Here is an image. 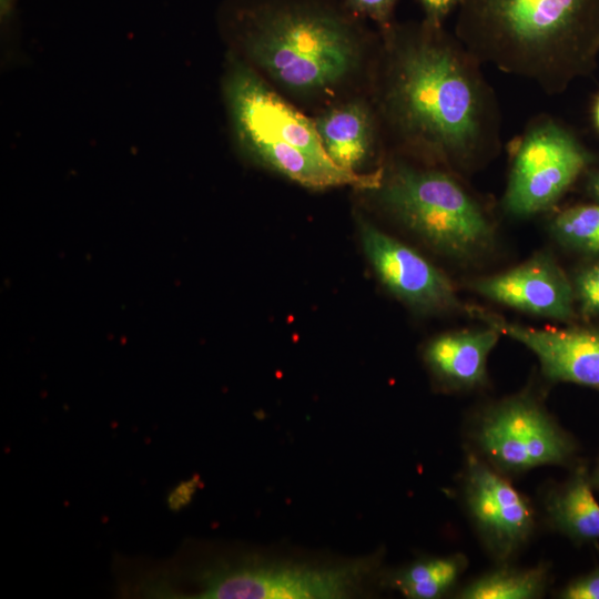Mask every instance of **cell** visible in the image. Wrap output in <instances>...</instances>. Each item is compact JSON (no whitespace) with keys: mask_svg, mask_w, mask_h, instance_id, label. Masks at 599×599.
I'll list each match as a JSON object with an SVG mask.
<instances>
[{"mask_svg":"<svg viewBox=\"0 0 599 599\" xmlns=\"http://www.w3.org/2000/svg\"><path fill=\"white\" fill-rule=\"evenodd\" d=\"M455 35L483 63L559 93L599 51V0H459Z\"/></svg>","mask_w":599,"mask_h":599,"instance_id":"2","label":"cell"},{"mask_svg":"<svg viewBox=\"0 0 599 599\" xmlns=\"http://www.w3.org/2000/svg\"><path fill=\"white\" fill-rule=\"evenodd\" d=\"M550 231L566 247L599 257V203L560 211L552 219Z\"/></svg>","mask_w":599,"mask_h":599,"instance_id":"18","label":"cell"},{"mask_svg":"<svg viewBox=\"0 0 599 599\" xmlns=\"http://www.w3.org/2000/svg\"><path fill=\"white\" fill-rule=\"evenodd\" d=\"M571 283L581 315L599 316V262L581 268Z\"/></svg>","mask_w":599,"mask_h":599,"instance_id":"19","label":"cell"},{"mask_svg":"<svg viewBox=\"0 0 599 599\" xmlns=\"http://www.w3.org/2000/svg\"><path fill=\"white\" fill-rule=\"evenodd\" d=\"M396 1L397 0H348L353 9L368 16L385 28L389 26Z\"/></svg>","mask_w":599,"mask_h":599,"instance_id":"21","label":"cell"},{"mask_svg":"<svg viewBox=\"0 0 599 599\" xmlns=\"http://www.w3.org/2000/svg\"><path fill=\"white\" fill-rule=\"evenodd\" d=\"M477 294L539 317L569 322L576 315L572 283L546 252L524 263L470 282Z\"/></svg>","mask_w":599,"mask_h":599,"instance_id":"12","label":"cell"},{"mask_svg":"<svg viewBox=\"0 0 599 599\" xmlns=\"http://www.w3.org/2000/svg\"><path fill=\"white\" fill-rule=\"evenodd\" d=\"M560 599H599V564L590 571L570 579L557 592Z\"/></svg>","mask_w":599,"mask_h":599,"instance_id":"20","label":"cell"},{"mask_svg":"<svg viewBox=\"0 0 599 599\" xmlns=\"http://www.w3.org/2000/svg\"><path fill=\"white\" fill-rule=\"evenodd\" d=\"M323 148L338 167L354 171L374 150V123L364 103L351 101L332 108L314 120Z\"/></svg>","mask_w":599,"mask_h":599,"instance_id":"15","label":"cell"},{"mask_svg":"<svg viewBox=\"0 0 599 599\" xmlns=\"http://www.w3.org/2000/svg\"><path fill=\"white\" fill-rule=\"evenodd\" d=\"M467 449L507 477L541 466L572 467L579 444L525 390L477 410L466 426Z\"/></svg>","mask_w":599,"mask_h":599,"instance_id":"6","label":"cell"},{"mask_svg":"<svg viewBox=\"0 0 599 599\" xmlns=\"http://www.w3.org/2000/svg\"><path fill=\"white\" fill-rule=\"evenodd\" d=\"M394 48L385 103L403 140L459 170L494 155L500 145L496 98L458 38L426 19Z\"/></svg>","mask_w":599,"mask_h":599,"instance_id":"1","label":"cell"},{"mask_svg":"<svg viewBox=\"0 0 599 599\" xmlns=\"http://www.w3.org/2000/svg\"><path fill=\"white\" fill-rule=\"evenodd\" d=\"M569 476L547 488L544 512L549 526L575 545L599 540V502L588 464L579 460Z\"/></svg>","mask_w":599,"mask_h":599,"instance_id":"14","label":"cell"},{"mask_svg":"<svg viewBox=\"0 0 599 599\" xmlns=\"http://www.w3.org/2000/svg\"><path fill=\"white\" fill-rule=\"evenodd\" d=\"M14 4H16V0H0V17H1L2 23L3 22L8 23V21L11 19L13 14Z\"/></svg>","mask_w":599,"mask_h":599,"instance_id":"23","label":"cell"},{"mask_svg":"<svg viewBox=\"0 0 599 599\" xmlns=\"http://www.w3.org/2000/svg\"><path fill=\"white\" fill-rule=\"evenodd\" d=\"M549 562L518 567L512 561L499 562L465 586L458 587V599H537L547 592L551 579Z\"/></svg>","mask_w":599,"mask_h":599,"instance_id":"16","label":"cell"},{"mask_svg":"<svg viewBox=\"0 0 599 599\" xmlns=\"http://www.w3.org/2000/svg\"><path fill=\"white\" fill-rule=\"evenodd\" d=\"M375 191L390 215L445 256L471 262L496 246L487 212L448 172L399 164Z\"/></svg>","mask_w":599,"mask_h":599,"instance_id":"5","label":"cell"},{"mask_svg":"<svg viewBox=\"0 0 599 599\" xmlns=\"http://www.w3.org/2000/svg\"><path fill=\"white\" fill-rule=\"evenodd\" d=\"M352 569L298 566L237 565L216 568L199 577L191 598L207 599H331L354 586Z\"/></svg>","mask_w":599,"mask_h":599,"instance_id":"9","label":"cell"},{"mask_svg":"<svg viewBox=\"0 0 599 599\" xmlns=\"http://www.w3.org/2000/svg\"><path fill=\"white\" fill-rule=\"evenodd\" d=\"M590 192L596 201L599 203V172L595 174L590 181Z\"/></svg>","mask_w":599,"mask_h":599,"instance_id":"24","label":"cell"},{"mask_svg":"<svg viewBox=\"0 0 599 599\" xmlns=\"http://www.w3.org/2000/svg\"><path fill=\"white\" fill-rule=\"evenodd\" d=\"M419 2L426 12L427 20L441 23L458 7L459 0H419Z\"/></svg>","mask_w":599,"mask_h":599,"instance_id":"22","label":"cell"},{"mask_svg":"<svg viewBox=\"0 0 599 599\" xmlns=\"http://www.w3.org/2000/svg\"><path fill=\"white\" fill-rule=\"evenodd\" d=\"M240 43L271 78L303 94L342 82L359 60L351 27L333 13L312 9L264 12L248 23Z\"/></svg>","mask_w":599,"mask_h":599,"instance_id":"4","label":"cell"},{"mask_svg":"<svg viewBox=\"0 0 599 599\" xmlns=\"http://www.w3.org/2000/svg\"><path fill=\"white\" fill-rule=\"evenodd\" d=\"M595 122L597 128L599 129V99L597 100V103L595 105Z\"/></svg>","mask_w":599,"mask_h":599,"instance_id":"26","label":"cell"},{"mask_svg":"<svg viewBox=\"0 0 599 599\" xmlns=\"http://www.w3.org/2000/svg\"><path fill=\"white\" fill-rule=\"evenodd\" d=\"M223 95L236 144L256 163L308 189L351 185L376 190L380 185L382 170L361 174L334 164L314 121L235 57L230 59L223 78Z\"/></svg>","mask_w":599,"mask_h":599,"instance_id":"3","label":"cell"},{"mask_svg":"<svg viewBox=\"0 0 599 599\" xmlns=\"http://www.w3.org/2000/svg\"><path fill=\"white\" fill-rule=\"evenodd\" d=\"M469 312L530 349L547 380L577 384L599 392V328H534L478 307L469 306Z\"/></svg>","mask_w":599,"mask_h":599,"instance_id":"11","label":"cell"},{"mask_svg":"<svg viewBox=\"0 0 599 599\" xmlns=\"http://www.w3.org/2000/svg\"><path fill=\"white\" fill-rule=\"evenodd\" d=\"M460 496L483 547L496 564L512 561L532 539L537 514L529 498L509 477L468 449Z\"/></svg>","mask_w":599,"mask_h":599,"instance_id":"8","label":"cell"},{"mask_svg":"<svg viewBox=\"0 0 599 599\" xmlns=\"http://www.w3.org/2000/svg\"><path fill=\"white\" fill-rule=\"evenodd\" d=\"M590 477L595 490L599 491V457L597 459L596 466L592 470H590Z\"/></svg>","mask_w":599,"mask_h":599,"instance_id":"25","label":"cell"},{"mask_svg":"<svg viewBox=\"0 0 599 599\" xmlns=\"http://www.w3.org/2000/svg\"><path fill=\"white\" fill-rule=\"evenodd\" d=\"M359 233L375 274L398 300L426 314L468 311L448 276L416 250L368 222Z\"/></svg>","mask_w":599,"mask_h":599,"instance_id":"10","label":"cell"},{"mask_svg":"<svg viewBox=\"0 0 599 599\" xmlns=\"http://www.w3.org/2000/svg\"><path fill=\"white\" fill-rule=\"evenodd\" d=\"M467 567L468 558L461 552L424 558L399 571L394 585L408 598H441L457 589Z\"/></svg>","mask_w":599,"mask_h":599,"instance_id":"17","label":"cell"},{"mask_svg":"<svg viewBox=\"0 0 599 599\" xmlns=\"http://www.w3.org/2000/svg\"><path fill=\"white\" fill-rule=\"evenodd\" d=\"M588 163L587 151L567 129L550 119L534 122L515 149L504 210L518 217L548 210Z\"/></svg>","mask_w":599,"mask_h":599,"instance_id":"7","label":"cell"},{"mask_svg":"<svg viewBox=\"0 0 599 599\" xmlns=\"http://www.w3.org/2000/svg\"><path fill=\"white\" fill-rule=\"evenodd\" d=\"M500 335L490 325L441 333L424 347V362L434 377L449 390L483 388L488 384V357Z\"/></svg>","mask_w":599,"mask_h":599,"instance_id":"13","label":"cell"}]
</instances>
